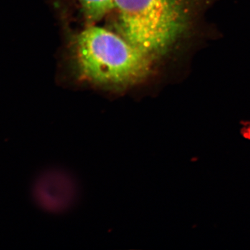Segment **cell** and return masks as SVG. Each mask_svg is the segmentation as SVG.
<instances>
[{
    "mask_svg": "<svg viewBox=\"0 0 250 250\" xmlns=\"http://www.w3.org/2000/svg\"><path fill=\"white\" fill-rule=\"evenodd\" d=\"M74 45L79 75L99 86L125 88L139 83L150 72L152 59L121 34L103 27L81 31Z\"/></svg>",
    "mask_w": 250,
    "mask_h": 250,
    "instance_id": "obj_1",
    "label": "cell"
},
{
    "mask_svg": "<svg viewBox=\"0 0 250 250\" xmlns=\"http://www.w3.org/2000/svg\"><path fill=\"white\" fill-rule=\"evenodd\" d=\"M85 17L96 21L113 11V0H77Z\"/></svg>",
    "mask_w": 250,
    "mask_h": 250,
    "instance_id": "obj_3",
    "label": "cell"
},
{
    "mask_svg": "<svg viewBox=\"0 0 250 250\" xmlns=\"http://www.w3.org/2000/svg\"><path fill=\"white\" fill-rule=\"evenodd\" d=\"M113 3L120 34L152 61L172 48L185 32L191 16L192 0H113Z\"/></svg>",
    "mask_w": 250,
    "mask_h": 250,
    "instance_id": "obj_2",
    "label": "cell"
}]
</instances>
